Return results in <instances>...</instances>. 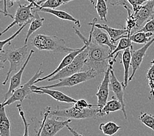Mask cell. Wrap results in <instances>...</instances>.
<instances>
[{
	"label": "cell",
	"mask_w": 154,
	"mask_h": 136,
	"mask_svg": "<svg viewBox=\"0 0 154 136\" xmlns=\"http://www.w3.org/2000/svg\"><path fill=\"white\" fill-rule=\"evenodd\" d=\"M75 34L78 35L82 40L84 45H87V60L86 65L89 69H93L98 75L105 73L107 69L110 67L112 60L110 54L113 51L107 46L100 45L92 41L89 36V39H86L81 34V32L73 27Z\"/></svg>",
	"instance_id": "1"
},
{
	"label": "cell",
	"mask_w": 154,
	"mask_h": 136,
	"mask_svg": "<svg viewBox=\"0 0 154 136\" xmlns=\"http://www.w3.org/2000/svg\"><path fill=\"white\" fill-rule=\"evenodd\" d=\"M3 51L0 52V64L1 68L4 67L5 62L7 61L9 62V69L7 73L5 80L2 84L5 85L9 79V77L13 71L17 70L20 67H22L28 58V46H24L16 48L14 45L9 43L7 45Z\"/></svg>",
	"instance_id": "2"
},
{
	"label": "cell",
	"mask_w": 154,
	"mask_h": 136,
	"mask_svg": "<svg viewBox=\"0 0 154 136\" xmlns=\"http://www.w3.org/2000/svg\"><path fill=\"white\" fill-rule=\"evenodd\" d=\"M50 106L42 111V119L39 121V127L36 131L35 136H55L63 128L71 123V119L62 120L55 116L50 115L51 111Z\"/></svg>",
	"instance_id": "3"
},
{
	"label": "cell",
	"mask_w": 154,
	"mask_h": 136,
	"mask_svg": "<svg viewBox=\"0 0 154 136\" xmlns=\"http://www.w3.org/2000/svg\"><path fill=\"white\" fill-rule=\"evenodd\" d=\"M31 45L39 50H47L54 53L68 54L76 49L68 47L63 39L54 35L38 34L33 39Z\"/></svg>",
	"instance_id": "4"
},
{
	"label": "cell",
	"mask_w": 154,
	"mask_h": 136,
	"mask_svg": "<svg viewBox=\"0 0 154 136\" xmlns=\"http://www.w3.org/2000/svg\"><path fill=\"white\" fill-rule=\"evenodd\" d=\"M98 107L86 109H81L77 107L74 104L69 107L59 108L57 107L56 109H51L50 115L55 116L58 118H66L68 119H91L96 118L99 112Z\"/></svg>",
	"instance_id": "5"
},
{
	"label": "cell",
	"mask_w": 154,
	"mask_h": 136,
	"mask_svg": "<svg viewBox=\"0 0 154 136\" xmlns=\"http://www.w3.org/2000/svg\"><path fill=\"white\" fill-rule=\"evenodd\" d=\"M98 75L97 73L93 69H88L87 71H80L74 75L66 77L64 79L60 80L57 83H54L50 85L39 86L42 89H57L61 87H72L79 84L88 81V80L95 78Z\"/></svg>",
	"instance_id": "6"
},
{
	"label": "cell",
	"mask_w": 154,
	"mask_h": 136,
	"mask_svg": "<svg viewBox=\"0 0 154 136\" xmlns=\"http://www.w3.org/2000/svg\"><path fill=\"white\" fill-rule=\"evenodd\" d=\"M35 3L32 2L29 5H20L19 3L16 13L14 16L13 21L4 30L1 32L0 35H2L15 25H19V26L22 27L26 24H30L35 17Z\"/></svg>",
	"instance_id": "7"
},
{
	"label": "cell",
	"mask_w": 154,
	"mask_h": 136,
	"mask_svg": "<svg viewBox=\"0 0 154 136\" xmlns=\"http://www.w3.org/2000/svg\"><path fill=\"white\" fill-rule=\"evenodd\" d=\"M42 64L40 65L38 71L33 76L32 78L28 80V81L25 83L23 85H22L19 88L14 92L13 94L11 95L8 100L5 101H3L1 104L2 107H6L7 105H9L11 104H13V103L16 101H20L23 102L28 95H30L32 93V86L34 85L35 81L36 80L41 78V76L43 74V71L42 70Z\"/></svg>",
	"instance_id": "8"
},
{
	"label": "cell",
	"mask_w": 154,
	"mask_h": 136,
	"mask_svg": "<svg viewBox=\"0 0 154 136\" xmlns=\"http://www.w3.org/2000/svg\"><path fill=\"white\" fill-rule=\"evenodd\" d=\"M87 60V48L82 51L79 54L76 56L71 64H69L66 67L62 69L60 71L58 72L57 74L51 77L48 79V81H54V80H62L68 77L74 75L77 73H79L83 67V65L86 64Z\"/></svg>",
	"instance_id": "9"
},
{
	"label": "cell",
	"mask_w": 154,
	"mask_h": 136,
	"mask_svg": "<svg viewBox=\"0 0 154 136\" xmlns=\"http://www.w3.org/2000/svg\"><path fill=\"white\" fill-rule=\"evenodd\" d=\"M97 18H94L93 21L89 24L91 26V31L89 32V36L92 41L98 45L107 46L110 48L112 51L114 50L116 45L113 44L108 34L104 30L95 26V23H97Z\"/></svg>",
	"instance_id": "10"
},
{
	"label": "cell",
	"mask_w": 154,
	"mask_h": 136,
	"mask_svg": "<svg viewBox=\"0 0 154 136\" xmlns=\"http://www.w3.org/2000/svg\"><path fill=\"white\" fill-rule=\"evenodd\" d=\"M113 68L111 65L104 73V78L98 87V91L96 94L97 97V107L101 109L108 101L109 94V84H110V71Z\"/></svg>",
	"instance_id": "11"
},
{
	"label": "cell",
	"mask_w": 154,
	"mask_h": 136,
	"mask_svg": "<svg viewBox=\"0 0 154 136\" xmlns=\"http://www.w3.org/2000/svg\"><path fill=\"white\" fill-rule=\"evenodd\" d=\"M154 13V0H150L142 5L139 9L133 13L134 18L137 21V28L135 32L140 29L145 22H147Z\"/></svg>",
	"instance_id": "12"
},
{
	"label": "cell",
	"mask_w": 154,
	"mask_h": 136,
	"mask_svg": "<svg viewBox=\"0 0 154 136\" xmlns=\"http://www.w3.org/2000/svg\"><path fill=\"white\" fill-rule=\"evenodd\" d=\"M154 43V37L152 38L151 41H149L148 43L145 44L140 49L132 51V59H131V68H132V73L129 77V82L133 80L134 77L136 73H137L138 68L143 61V59L145 56L146 52L148 50L149 47L151 46Z\"/></svg>",
	"instance_id": "13"
},
{
	"label": "cell",
	"mask_w": 154,
	"mask_h": 136,
	"mask_svg": "<svg viewBox=\"0 0 154 136\" xmlns=\"http://www.w3.org/2000/svg\"><path fill=\"white\" fill-rule=\"evenodd\" d=\"M32 93L38 94H47L49 95L57 101L67 103V104H75L77 101L75 99L69 96L59 90H53L50 89H42L40 86L33 85L32 86Z\"/></svg>",
	"instance_id": "14"
},
{
	"label": "cell",
	"mask_w": 154,
	"mask_h": 136,
	"mask_svg": "<svg viewBox=\"0 0 154 136\" xmlns=\"http://www.w3.org/2000/svg\"><path fill=\"white\" fill-rule=\"evenodd\" d=\"M86 48H87V45H84V46L82 47V48H80V49H76L74 51H72V52L67 54L63 58V59L61 60L59 65H58V67L55 69H54V70L52 73H51L49 75L42 77V78L41 77L40 79L36 80L35 81V84L43 81V80H48L49 79L51 78V77H52L54 75L57 74V73L59 71H60L62 69H63L64 68L66 67V66L68 65L69 64H71L72 62L74 60L76 56H78V54H79L81 53H82V51L85 50Z\"/></svg>",
	"instance_id": "15"
},
{
	"label": "cell",
	"mask_w": 154,
	"mask_h": 136,
	"mask_svg": "<svg viewBox=\"0 0 154 136\" xmlns=\"http://www.w3.org/2000/svg\"><path fill=\"white\" fill-rule=\"evenodd\" d=\"M109 89L115 94V96L118 100L123 107L122 112L125 120H127V115L125 110V102L124 100V88L123 84L119 81L114 73V70L112 68L110 71V84H109Z\"/></svg>",
	"instance_id": "16"
},
{
	"label": "cell",
	"mask_w": 154,
	"mask_h": 136,
	"mask_svg": "<svg viewBox=\"0 0 154 136\" xmlns=\"http://www.w3.org/2000/svg\"><path fill=\"white\" fill-rule=\"evenodd\" d=\"M34 53H35L34 50H30V53H29V54H28L27 60H26V61L24 64L20 68L19 71L11 77V79H10V84H9V89L5 95V100L3 101H5L8 100V99L11 96V95L13 94L14 92L15 91L18 89V88L20 87V84H21V81H22V77H23V75L24 69L26 68V66L28 64L29 61H30V60L32 54Z\"/></svg>",
	"instance_id": "17"
},
{
	"label": "cell",
	"mask_w": 154,
	"mask_h": 136,
	"mask_svg": "<svg viewBox=\"0 0 154 136\" xmlns=\"http://www.w3.org/2000/svg\"><path fill=\"white\" fill-rule=\"evenodd\" d=\"M95 26L106 32L109 38H110L112 43L114 44V45L117 41H119L121 39L125 38L128 35V32L125 28H123L122 29L113 28L109 26L107 24H98L97 23H95Z\"/></svg>",
	"instance_id": "18"
},
{
	"label": "cell",
	"mask_w": 154,
	"mask_h": 136,
	"mask_svg": "<svg viewBox=\"0 0 154 136\" xmlns=\"http://www.w3.org/2000/svg\"><path fill=\"white\" fill-rule=\"evenodd\" d=\"M133 50V47L128 48L127 49L125 50L122 53V64L124 68V79L123 82L122 83L123 88L125 89H126L128 83H129V70L130 68L131 67V59H132V51Z\"/></svg>",
	"instance_id": "19"
},
{
	"label": "cell",
	"mask_w": 154,
	"mask_h": 136,
	"mask_svg": "<svg viewBox=\"0 0 154 136\" xmlns=\"http://www.w3.org/2000/svg\"><path fill=\"white\" fill-rule=\"evenodd\" d=\"M38 9L39 11H40V12H43V13H49V14H53V15L57 17V18H60V19H61V20L72 22V23H74L75 24V25H76L77 26L79 27V28L82 26L80 21L78 19H77V18H75V17H73L72 14L64 11L57 10V9H46V8H41V7H39V5L38 7Z\"/></svg>",
	"instance_id": "20"
},
{
	"label": "cell",
	"mask_w": 154,
	"mask_h": 136,
	"mask_svg": "<svg viewBox=\"0 0 154 136\" xmlns=\"http://www.w3.org/2000/svg\"><path fill=\"white\" fill-rule=\"evenodd\" d=\"M123 110V107L121 102L117 100L116 97L113 96L112 100L108 101L106 105L101 109L99 110L98 113V116H104L108 115L109 113Z\"/></svg>",
	"instance_id": "21"
},
{
	"label": "cell",
	"mask_w": 154,
	"mask_h": 136,
	"mask_svg": "<svg viewBox=\"0 0 154 136\" xmlns=\"http://www.w3.org/2000/svg\"><path fill=\"white\" fill-rule=\"evenodd\" d=\"M11 123L7 115L5 107L0 108V135L11 136Z\"/></svg>",
	"instance_id": "22"
},
{
	"label": "cell",
	"mask_w": 154,
	"mask_h": 136,
	"mask_svg": "<svg viewBox=\"0 0 154 136\" xmlns=\"http://www.w3.org/2000/svg\"><path fill=\"white\" fill-rule=\"evenodd\" d=\"M39 12V11H38L37 7H35V17L34 19H33L32 22L30 23V27H29L26 36V38H25V45H27L28 39L30 38V36L36 31L38 30L40 28L42 27V26L43 24V22L45 21V18L40 17Z\"/></svg>",
	"instance_id": "23"
},
{
	"label": "cell",
	"mask_w": 154,
	"mask_h": 136,
	"mask_svg": "<svg viewBox=\"0 0 154 136\" xmlns=\"http://www.w3.org/2000/svg\"><path fill=\"white\" fill-rule=\"evenodd\" d=\"M121 129H122V127L112 121L106 123H101L99 125V130L107 136L114 135Z\"/></svg>",
	"instance_id": "24"
},
{
	"label": "cell",
	"mask_w": 154,
	"mask_h": 136,
	"mask_svg": "<svg viewBox=\"0 0 154 136\" xmlns=\"http://www.w3.org/2000/svg\"><path fill=\"white\" fill-rule=\"evenodd\" d=\"M153 33L137 32L131 34L130 39L133 43L138 44H146L152 39Z\"/></svg>",
	"instance_id": "25"
},
{
	"label": "cell",
	"mask_w": 154,
	"mask_h": 136,
	"mask_svg": "<svg viewBox=\"0 0 154 136\" xmlns=\"http://www.w3.org/2000/svg\"><path fill=\"white\" fill-rule=\"evenodd\" d=\"M131 47H133V42L131 41L130 36L127 35L126 37H125V38H123L119 40L116 49L110 54L111 59L114 58L116 56H118V54L120 51H124L125 50L127 49L128 48H130Z\"/></svg>",
	"instance_id": "26"
},
{
	"label": "cell",
	"mask_w": 154,
	"mask_h": 136,
	"mask_svg": "<svg viewBox=\"0 0 154 136\" xmlns=\"http://www.w3.org/2000/svg\"><path fill=\"white\" fill-rule=\"evenodd\" d=\"M125 9L127 11V18L126 20V26L125 28L128 32V35H131L134 33L136 28H137V21L134 16V14L133 12V10H131L130 7H126Z\"/></svg>",
	"instance_id": "27"
},
{
	"label": "cell",
	"mask_w": 154,
	"mask_h": 136,
	"mask_svg": "<svg viewBox=\"0 0 154 136\" xmlns=\"http://www.w3.org/2000/svg\"><path fill=\"white\" fill-rule=\"evenodd\" d=\"M94 7L100 19L103 21L107 22L108 8L106 0H97L96 5L94 6Z\"/></svg>",
	"instance_id": "28"
},
{
	"label": "cell",
	"mask_w": 154,
	"mask_h": 136,
	"mask_svg": "<svg viewBox=\"0 0 154 136\" xmlns=\"http://www.w3.org/2000/svg\"><path fill=\"white\" fill-rule=\"evenodd\" d=\"M138 119L145 126L154 131V115L147 113H141Z\"/></svg>",
	"instance_id": "29"
},
{
	"label": "cell",
	"mask_w": 154,
	"mask_h": 136,
	"mask_svg": "<svg viewBox=\"0 0 154 136\" xmlns=\"http://www.w3.org/2000/svg\"><path fill=\"white\" fill-rule=\"evenodd\" d=\"M62 5H65V3L60 0H47L41 5H39V7L41 8L55 9L57 7H60Z\"/></svg>",
	"instance_id": "30"
},
{
	"label": "cell",
	"mask_w": 154,
	"mask_h": 136,
	"mask_svg": "<svg viewBox=\"0 0 154 136\" xmlns=\"http://www.w3.org/2000/svg\"><path fill=\"white\" fill-rule=\"evenodd\" d=\"M17 107L18 110H19L20 116L22 118V119H23V123H24V134L23 136H30V135H29V126H30V124H29L27 122L26 118V116H25L24 111H23V107H22L21 104H19L17 105Z\"/></svg>",
	"instance_id": "31"
},
{
	"label": "cell",
	"mask_w": 154,
	"mask_h": 136,
	"mask_svg": "<svg viewBox=\"0 0 154 136\" xmlns=\"http://www.w3.org/2000/svg\"><path fill=\"white\" fill-rule=\"evenodd\" d=\"M27 24H24V26H23L22 27H20L19 30H18L15 33H14V34L13 35H11L10 37V38H7V39H5V40H4V41H0V52H2V51H3V50L4 49V47L7 45H8V44H9V43H11V42L13 40L16 38V37L19 35L20 33L23 31V29L25 28V26H26Z\"/></svg>",
	"instance_id": "32"
},
{
	"label": "cell",
	"mask_w": 154,
	"mask_h": 136,
	"mask_svg": "<svg viewBox=\"0 0 154 136\" xmlns=\"http://www.w3.org/2000/svg\"><path fill=\"white\" fill-rule=\"evenodd\" d=\"M138 31L143 32H149V33L154 32V13L152 14L151 18H150L146 22L144 26L141 28L140 30Z\"/></svg>",
	"instance_id": "33"
},
{
	"label": "cell",
	"mask_w": 154,
	"mask_h": 136,
	"mask_svg": "<svg viewBox=\"0 0 154 136\" xmlns=\"http://www.w3.org/2000/svg\"><path fill=\"white\" fill-rule=\"evenodd\" d=\"M74 104L77 107L81 109H86L89 108H93L94 107H97V105L89 104L85 99H80V100H77V101Z\"/></svg>",
	"instance_id": "34"
},
{
	"label": "cell",
	"mask_w": 154,
	"mask_h": 136,
	"mask_svg": "<svg viewBox=\"0 0 154 136\" xmlns=\"http://www.w3.org/2000/svg\"><path fill=\"white\" fill-rule=\"evenodd\" d=\"M133 8V12L135 13L139 9V8L144 5L145 3L150 1V0H127Z\"/></svg>",
	"instance_id": "35"
},
{
	"label": "cell",
	"mask_w": 154,
	"mask_h": 136,
	"mask_svg": "<svg viewBox=\"0 0 154 136\" xmlns=\"http://www.w3.org/2000/svg\"><path fill=\"white\" fill-rule=\"evenodd\" d=\"M106 2L112 6H123L124 8L126 7H130V4L127 0H106Z\"/></svg>",
	"instance_id": "36"
},
{
	"label": "cell",
	"mask_w": 154,
	"mask_h": 136,
	"mask_svg": "<svg viewBox=\"0 0 154 136\" xmlns=\"http://www.w3.org/2000/svg\"><path fill=\"white\" fill-rule=\"evenodd\" d=\"M4 1V9L3 10H2V13L4 14L5 17H7V16H9L11 18H14V17H13L11 14H10L8 12V11H7V0H3ZM9 1L11 3V5L13 6L14 5V2H20V0H9ZM28 2H29L30 3H32V2H35L34 0H27Z\"/></svg>",
	"instance_id": "37"
},
{
	"label": "cell",
	"mask_w": 154,
	"mask_h": 136,
	"mask_svg": "<svg viewBox=\"0 0 154 136\" xmlns=\"http://www.w3.org/2000/svg\"><path fill=\"white\" fill-rule=\"evenodd\" d=\"M146 78L148 79L149 83H154V60L151 62V65L146 74Z\"/></svg>",
	"instance_id": "38"
},
{
	"label": "cell",
	"mask_w": 154,
	"mask_h": 136,
	"mask_svg": "<svg viewBox=\"0 0 154 136\" xmlns=\"http://www.w3.org/2000/svg\"><path fill=\"white\" fill-rule=\"evenodd\" d=\"M66 128H68V130H69V131H70V133H71L73 135H74V136H84L83 135H82V134H81L80 133H79V132H78V131H76L75 129H74V128L69 126V125H68Z\"/></svg>",
	"instance_id": "39"
},
{
	"label": "cell",
	"mask_w": 154,
	"mask_h": 136,
	"mask_svg": "<svg viewBox=\"0 0 154 136\" xmlns=\"http://www.w3.org/2000/svg\"><path fill=\"white\" fill-rule=\"evenodd\" d=\"M149 86L150 88V92H149V100H151L152 98L154 96V83H149Z\"/></svg>",
	"instance_id": "40"
},
{
	"label": "cell",
	"mask_w": 154,
	"mask_h": 136,
	"mask_svg": "<svg viewBox=\"0 0 154 136\" xmlns=\"http://www.w3.org/2000/svg\"><path fill=\"white\" fill-rule=\"evenodd\" d=\"M46 1H47V0H37V1H36L35 2H36V3H37V5H41L42 3H43L44 2H46ZM60 1H62V2H64L65 4H66V3L74 1V0H60Z\"/></svg>",
	"instance_id": "41"
},
{
	"label": "cell",
	"mask_w": 154,
	"mask_h": 136,
	"mask_svg": "<svg viewBox=\"0 0 154 136\" xmlns=\"http://www.w3.org/2000/svg\"><path fill=\"white\" fill-rule=\"evenodd\" d=\"M88 1H89L91 3H92V4H93L94 6L96 5V3H95L94 1H93V0H88Z\"/></svg>",
	"instance_id": "42"
},
{
	"label": "cell",
	"mask_w": 154,
	"mask_h": 136,
	"mask_svg": "<svg viewBox=\"0 0 154 136\" xmlns=\"http://www.w3.org/2000/svg\"><path fill=\"white\" fill-rule=\"evenodd\" d=\"M34 1H35V2H36V1H37V0H34Z\"/></svg>",
	"instance_id": "43"
}]
</instances>
